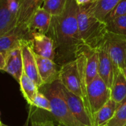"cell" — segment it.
<instances>
[{
  "mask_svg": "<svg viewBox=\"0 0 126 126\" xmlns=\"http://www.w3.org/2000/svg\"><path fill=\"white\" fill-rule=\"evenodd\" d=\"M32 106L38 109H44L49 112L51 111V106H50L49 100L42 92L40 91L38 92L35 97L34 98Z\"/></svg>",
  "mask_w": 126,
  "mask_h": 126,
  "instance_id": "cell-25",
  "label": "cell"
},
{
  "mask_svg": "<svg viewBox=\"0 0 126 126\" xmlns=\"http://www.w3.org/2000/svg\"><path fill=\"white\" fill-rule=\"evenodd\" d=\"M32 126H55L52 121H32Z\"/></svg>",
  "mask_w": 126,
  "mask_h": 126,
  "instance_id": "cell-28",
  "label": "cell"
},
{
  "mask_svg": "<svg viewBox=\"0 0 126 126\" xmlns=\"http://www.w3.org/2000/svg\"><path fill=\"white\" fill-rule=\"evenodd\" d=\"M121 0H97L93 3V11L97 18L105 21L108 15Z\"/></svg>",
  "mask_w": 126,
  "mask_h": 126,
  "instance_id": "cell-21",
  "label": "cell"
},
{
  "mask_svg": "<svg viewBox=\"0 0 126 126\" xmlns=\"http://www.w3.org/2000/svg\"><path fill=\"white\" fill-rule=\"evenodd\" d=\"M0 69L10 75L19 83L24 74V65L21 47H17L10 51L5 58H0Z\"/></svg>",
  "mask_w": 126,
  "mask_h": 126,
  "instance_id": "cell-10",
  "label": "cell"
},
{
  "mask_svg": "<svg viewBox=\"0 0 126 126\" xmlns=\"http://www.w3.org/2000/svg\"><path fill=\"white\" fill-rule=\"evenodd\" d=\"M79 32L83 43L91 48L97 49L108 36L107 24L97 18L93 11V3L78 8Z\"/></svg>",
  "mask_w": 126,
  "mask_h": 126,
  "instance_id": "cell-2",
  "label": "cell"
},
{
  "mask_svg": "<svg viewBox=\"0 0 126 126\" xmlns=\"http://www.w3.org/2000/svg\"><path fill=\"white\" fill-rule=\"evenodd\" d=\"M97 51L99 56L98 75L111 89L114 82L116 69L109 55L106 41L97 48Z\"/></svg>",
  "mask_w": 126,
  "mask_h": 126,
  "instance_id": "cell-13",
  "label": "cell"
},
{
  "mask_svg": "<svg viewBox=\"0 0 126 126\" xmlns=\"http://www.w3.org/2000/svg\"><path fill=\"white\" fill-rule=\"evenodd\" d=\"M21 47L23 58L24 73L27 75L30 79H32L40 89L43 86V83L39 77L37 62L35 59V54L33 52L32 47L31 40H23L21 42Z\"/></svg>",
  "mask_w": 126,
  "mask_h": 126,
  "instance_id": "cell-9",
  "label": "cell"
},
{
  "mask_svg": "<svg viewBox=\"0 0 126 126\" xmlns=\"http://www.w3.org/2000/svg\"><path fill=\"white\" fill-rule=\"evenodd\" d=\"M106 43L116 70L123 71L126 67V38L109 33Z\"/></svg>",
  "mask_w": 126,
  "mask_h": 126,
  "instance_id": "cell-8",
  "label": "cell"
},
{
  "mask_svg": "<svg viewBox=\"0 0 126 126\" xmlns=\"http://www.w3.org/2000/svg\"><path fill=\"white\" fill-rule=\"evenodd\" d=\"M126 126V125H125V126Z\"/></svg>",
  "mask_w": 126,
  "mask_h": 126,
  "instance_id": "cell-32",
  "label": "cell"
},
{
  "mask_svg": "<svg viewBox=\"0 0 126 126\" xmlns=\"http://www.w3.org/2000/svg\"><path fill=\"white\" fill-rule=\"evenodd\" d=\"M31 44L35 55L55 61V46L52 38L47 34L30 32Z\"/></svg>",
  "mask_w": 126,
  "mask_h": 126,
  "instance_id": "cell-12",
  "label": "cell"
},
{
  "mask_svg": "<svg viewBox=\"0 0 126 126\" xmlns=\"http://www.w3.org/2000/svg\"><path fill=\"white\" fill-rule=\"evenodd\" d=\"M124 15H126V0H121L106 18L105 22L107 24L113 19Z\"/></svg>",
  "mask_w": 126,
  "mask_h": 126,
  "instance_id": "cell-26",
  "label": "cell"
},
{
  "mask_svg": "<svg viewBox=\"0 0 126 126\" xmlns=\"http://www.w3.org/2000/svg\"></svg>",
  "mask_w": 126,
  "mask_h": 126,
  "instance_id": "cell-33",
  "label": "cell"
},
{
  "mask_svg": "<svg viewBox=\"0 0 126 126\" xmlns=\"http://www.w3.org/2000/svg\"><path fill=\"white\" fill-rule=\"evenodd\" d=\"M97 0H75L78 6H83V5H86L88 4H92L95 2Z\"/></svg>",
  "mask_w": 126,
  "mask_h": 126,
  "instance_id": "cell-29",
  "label": "cell"
},
{
  "mask_svg": "<svg viewBox=\"0 0 126 126\" xmlns=\"http://www.w3.org/2000/svg\"><path fill=\"white\" fill-rule=\"evenodd\" d=\"M52 17V14L42 7H40L32 16L27 28L30 32L47 34L51 26Z\"/></svg>",
  "mask_w": 126,
  "mask_h": 126,
  "instance_id": "cell-15",
  "label": "cell"
},
{
  "mask_svg": "<svg viewBox=\"0 0 126 126\" xmlns=\"http://www.w3.org/2000/svg\"><path fill=\"white\" fill-rule=\"evenodd\" d=\"M126 123V98L120 103L113 118L106 126H124Z\"/></svg>",
  "mask_w": 126,
  "mask_h": 126,
  "instance_id": "cell-24",
  "label": "cell"
},
{
  "mask_svg": "<svg viewBox=\"0 0 126 126\" xmlns=\"http://www.w3.org/2000/svg\"><path fill=\"white\" fill-rule=\"evenodd\" d=\"M78 8L75 0H68L64 11L52 17L47 33L54 41L55 58L63 64L75 60L77 50L84 44L79 32Z\"/></svg>",
  "mask_w": 126,
  "mask_h": 126,
  "instance_id": "cell-1",
  "label": "cell"
},
{
  "mask_svg": "<svg viewBox=\"0 0 126 126\" xmlns=\"http://www.w3.org/2000/svg\"><path fill=\"white\" fill-rule=\"evenodd\" d=\"M27 123H28V121H27L26 124H25V125H24V126H27ZM0 126H7V125L4 124L3 123H0Z\"/></svg>",
  "mask_w": 126,
  "mask_h": 126,
  "instance_id": "cell-30",
  "label": "cell"
},
{
  "mask_svg": "<svg viewBox=\"0 0 126 126\" xmlns=\"http://www.w3.org/2000/svg\"><path fill=\"white\" fill-rule=\"evenodd\" d=\"M108 32L126 38V15L120 16L107 23Z\"/></svg>",
  "mask_w": 126,
  "mask_h": 126,
  "instance_id": "cell-22",
  "label": "cell"
},
{
  "mask_svg": "<svg viewBox=\"0 0 126 126\" xmlns=\"http://www.w3.org/2000/svg\"><path fill=\"white\" fill-rule=\"evenodd\" d=\"M43 2L44 0H20V7L17 16L18 26L27 28L32 16L37 9L42 7Z\"/></svg>",
  "mask_w": 126,
  "mask_h": 126,
  "instance_id": "cell-16",
  "label": "cell"
},
{
  "mask_svg": "<svg viewBox=\"0 0 126 126\" xmlns=\"http://www.w3.org/2000/svg\"><path fill=\"white\" fill-rule=\"evenodd\" d=\"M75 60L77 62L83 92L86 98L87 109L89 111L86 89L88 85L98 75L99 56L97 49H93L86 44H83L77 50Z\"/></svg>",
  "mask_w": 126,
  "mask_h": 126,
  "instance_id": "cell-4",
  "label": "cell"
},
{
  "mask_svg": "<svg viewBox=\"0 0 126 126\" xmlns=\"http://www.w3.org/2000/svg\"><path fill=\"white\" fill-rule=\"evenodd\" d=\"M122 72H123V73L124 74V75H125V77H126V67L124 69H123V71H122Z\"/></svg>",
  "mask_w": 126,
  "mask_h": 126,
  "instance_id": "cell-31",
  "label": "cell"
},
{
  "mask_svg": "<svg viewBox=\"0 0 126 126\" xmlns=\"http://www.w3.org/2000/svg\"><path fill=\"white\" fill-rule=\"evenodd\" d=\"M39 77L43 86L49 85L58 80L59 70L54 60L35 55Z\"/></svg>",
  "mask_w": 126,
  "mask_h": 126,
  "instance_id": "cell-14",
  "label": "cell"
},
{
  "mask_svg": "<svg viewBox=\"0 0 126 126\" xmlns=\"http://www.w3.org/2000/svg\"><path fill=\"white\" fill-rule=\"evenodd\" d=\"M86 96L89 102V111L92 118L93 115L111 99V89L97 75L88 85Z\"/></svg>",
  "mask_w": 126,
  "mask_h": 126,
  "instance_id": "cell-5",
  "label": "cell"
},
{
  "mask_svg": "<svg viewBox=\"0 0 126 126\" xmlns=\"http://www.w3.org/2000/svg\"><path fill=\"white\" fill-rule=\"evenodd\" d=\"M58 80L67 90L80 97L87 108L86 98L83 92L82 83L79 75L78 65L75 60H72L62 64L59 69Z\"/></svg>",
  "mask_w": 126,
  "mask_h": 126,
  "instance_id": "cell-6",
  "label": "cell"
},
{
  "mask_svg": "<svg viewBox=\"0 0 126 126\" xmlns=\"http://www.w3.org/2000/svg\"><path fill=\"white\" fill-rule=\"evenodd\" d=\"M119 103L111 98L92 117L93 126H105L113 118Z\"/></svg>",
  "mask_w": 126,
  "mask_h": 126,
  "instance_id": "cell-17",
  "label": "cell"
},
{
  "mask_svg": "<svg viewBox=\"0 0 126 126\" xmlns=\"http://www.w3.org/2000/svg\"><path fill=\"white\" fill-rule=\"evenodd\" d=\"M111 98L120 103L126 98V78L120 69L115 71L114 79L111 88Z\"/></svg>",
  "mask_w": 126,
  "mask_h": 126,
  "instance_id": "cell-19",
  "label": "cell"
},
{
  "mask_svg": "<svg viewBox=\"0 0 126 126\" xmlns=\"http://www.w3.org/2000/svg\"><path fill=\"white\" fill-rule=\"evenodd\" d=\"M0 7V35H5L17 27V17L9 10L6 0H1Z\"/></svg>",
  "mask_w": 126,
  "mask_h": 126,
  "instance_id": "cell-18",
  "label": "cell"
},
{
  "mask_svg": "<svg viewBox=\"0 0 126 126\" xmlns=\"http://www.w3.org/2000/svg\"><path fill=\"white\" fill-rule=\"evenodd\" d=\"M42 92L49 100L51 106L50 113L55 120L63 126H84L72 114L61 90V83L59 80L51 84L41 87Z\"/></svg>",
  "mask_w": 126,
  "mask_h": 126,
  "instance_id": "cell-3",
  "label": "cell"
},
{
  "mask_svg": "<svg viewBox=\"0 0 126 126\" xmlns=\"http://www.w3.org/2000/svg\"><path fill=\"white\" fill-rule=\"evenodd\" d=\"M61 90L73 116L84 126H93L92 116L83 100L80 97L67 90L62 84Z\"/></svg>",
  "mask_w": 126,
  "mask_h": 126,
  "instance_id": "cell-7",
  "label": "cell"
},
{
  "mask_svg": "<svg viewBox=\"0 0 126 126\" xmlns=\"http://www.w3.org/2000/svg\"><path fill=\"white\" fill-rule=\"evenodd\" d=\"M10 11L17 17L20 7V0H6Z\"/></svg>",
  "mask_w": 126,
  "mask_h": 126,
  "instance_id": "cell-27",
  "label": "cell"
},
{
  "mask_svg": "<svg viewBox=\"0 0 126 126\" xmlns=\"http://www.w3.org/2000/svg\"><path fill=\"white\" fill-rule=\"evenodd\" d=\"M19 84H20L21 92L24 97L25 98L28 104L32 106L34 98L35 97L36 94L39 92L38 86L32 79H30L24 73L21 78Z\"/></svg>",
  "mask_w": 126,
  "mask_h": 126,
  "instance_id": "cell-20",
  "label": "cell"
},
{
  "mask_svg": "<svg viewBox=\"0 0 126 126\" xmlns=\"http://www.w3.org/2000/svg\"><path fill=\"white\" fill-rule=\"evenodd\" d=\"M24 39H30V33L27 28L18 26L13 31L0 35V58H5L10 51L21 47Z\"/></svg>",
  "mask_w": 126,
  "mask_h": 126,
  "instance_id": "cell-11",
  "label": "cell"
},
{
  "mask_svg": "<svg viewBox=\"0 0 126 126\" xmlns=\"http://www.w3.org/2000/svg\"><path fill=\"white\" fill-rule=\"evenodd\" d=\"M68 0H44L42 7L52 16L61 15L65 10Z\"/></svg>",
  "mask_w": 126,
  "mask_h": 126,
  "instance_id": "cell-23",
  "label": "cell"
}]
</instances>
